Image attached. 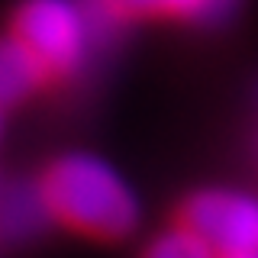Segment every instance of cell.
<instances>
[{"label": "cell", "instance_id": "6da1fadb", "mask_svg": "<svg viewBox=\"0 0 258 258\" xmlns=\"http://www.w3.org/2000/svg\"><path fill=\"white\" fill-rule=\"evenodd\" d=\"M55 223L97 242H119L142 223L133 184L94 152H64L42 171Z\"/></svg>", "mask_w": 258, "mask_h": 258}, {"label": "cell", "instance_id": "7a4b0ae2", "mask_svg": "<svg viewBox=\"0 0 258 258\" xmlns=\"http://www.w3.org/2000/svg\"><path fill=\"white\" fill-rule=\"evenodd\" d=\"M10 32L42 61L52 81L78 75L100 39L87 0H20Z\"/></svg>", "mask_w": 258, "mask_h": 258}, {"label": "cell", "instance_id": "3957f363", "mask_svg": "<svg viewBox=\"0 0 258 258\" xmlns=\"http://www.w3.org/2000/svg\"><path fill=\"white\" fill-rule=\"evenodd\" d=\"M177 223L216 255L258 252V194L239 187H200L181 204Z\"/></svg>", "mask_w": 258, "mask_h": 258}, {"label": "cell", "instance_id": "277c9868", "mask_svg": "<svg viewBox=\"0 0 258 258\" xmlns=\"http://www.w3.org/2000/svg\"><path fill=\"white\" fill-rule=\"evenodd\" d=\"M87 7L97 36L133 20H187L197 26H216L236 10L229 0H87Z\"/></svg>", "mask_w": 258, "mask_h": 258}, {"label": "cell", "instance_id": "5b68a950", "mask_svg": "<svg viewBox=\"0 0 258 258\" xmlns=\"http://www.w3.org/2000/svg\"><path fill=\"white\" fill-rule=\"evenodd\" d=\"M55 220L42 181H20L0 190V236L7 242H26L48 229Z\"/></svg>", "mask_w": 258, "mask_h": 258}, {"label": "cell", "instance_id": "8992f818", "mask_svg": "<svg viewBox=\"0 0 258 258\" xmlns=\"http://www.w3.org/2000/svg\"><path fill=\"white\" fill-rule=\"evenodd\" d=\"M48 81L52 78L42 68V61L13 32L0 39V107H13V103L29 100Z\"/></svg>", "mask_w": 258, "mask_h": 258}, {"label": "cell", "instance_id": "52a82bcc", "mask_svg": "<svg viewBox=\"0 0 258 258\" xmlns=\"http://www.w3.org/2000/svg\"><path fill=\"white\" fill-rule=\"evenodd\" d=\"M142 258H220L200 236H194L187 226L177 223L174 229L158 232L155 239L145 245Z\"/></svg>", "mask_w": 258, "mask_h": 258}, {"label": "cell", "instance_id": "ba28073f", "mask_svg": "<svg viewBox=\"0 0 258 258\" xmlns=\"http://www.w3.org/2000/svg\"><path fill=\"white\" fill-rule=\"evenodd\" d=\"M223 258H258V252H242V255H223Z\"/></svg>", "mask_w": 258, "mask_h": 258}, {"label": "cell", "instance_id": "9c48e42d", "mask_svg": "<svg viewBox=\"0 0 258 258\" xmlns=\"http://www.w3.org/2000/svg\"><path fill=\"white\" fill-rule=\"evenodd\" d=\"M229 4H232V7H236V4H239V0H229Z\"/></svg>", "mask_w": 258, "mask_h": 258}]
</instances>
